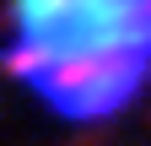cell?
<instances>
[{
	"label": "cell",
	"instance_id": "1",
	"mask_svg": "<svg viewBox=\"0 0 151 146\" xmlns=\"http://www.w3.org/2000/svg\"><path fill=\"white\" fill-rule=\"evenodd\" d=\"M0 70L60 124H113L151 92V0H11Z\"/></svg>",
	"mask_w": 151,
	"mask_h": 146
}]
</instances>
